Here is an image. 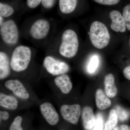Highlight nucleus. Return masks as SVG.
Masks as SVG:
<instances>
[{"label": "nucleus", "instance_id": "obj_25", "mask_svg": "<svg viewBox=\"0 0 130 130\" xmlns=\"http://www.w3.org/2000/svg\"><path fill=\"white\" fill-rule=\"evenodd\" d=\"M42 0H27L26 4L28 7L31 9L37 7L42 2Z\"/></svg>", "mask_w": 130, "mask_h": 130}, {"label": "nucleus", "instance_id": "obj_22", "mask_svg": "<svg viewBox=\"0 0 130 130\" xmlns=\"http://www.w3.org/2000/svg\"><path fill=\"white\" fill-rule=\"evenodd\" d=\"M122 15L125 21L126 28L130 31V4L126 5L123 8Z\"/></svg>", "mask_w": 130, "mask_h": 130}, {"label": "nucleus", "instance_id": "obj_15", "mask_svg": "<svg viewBox=\"0 0 130 130\" xmlns=\"http://www.w3.org/2000/svg\"><path fill=\"white\" fill-rule=\"evenodd\" d=\"M96 105L100 110H104L109 107L111 105V102L101 89L96 90L95 95Z\"/></svg>", "mask_w": 130, "mask_h": 130}, {"label": "nucleus", "instance_id": "obj_26", "mask_svg": "<svg viewBox=\"0 0 130 130\" xmlns=\"http://www.w3.org/2000/svg\"><path fill=\"white\" fill-rule=\"evenodd\" d=\"M55 0H42V4L44 8L50 9L53 7Z\"/></svg>", "mask_w": 130, "mask_h": 130}, {"label": "nucleus", "instance_id": "obj_20", "mask_svg": "<svg viewBox=\"0 0 130 130\" xmlns=\"http://www.w3.org/2000/svg\"><path fill=\"white\" fill-rule=\"evenodd\" d=\"M99 58L96 55L92 56L91 59L88 66V71L90 73H93L95 71L99 65Z\"/></svg>", "mask_w": 130, "mask_h": 130}, {"label": "nucleus", "instance_id": "obj_33", "mask_svg": "<svg viewBox=\"0 0 130 130\" xmlns=\"http://www.w3.org/2000/svg\"><path fill=\"white\" fill-rule=\"evenodd\" d=\"M129 130H130V126L129 127Z\"/></svg>", "mask_w": 130, "mask_h": 130}, {"label": "nucleus", "instance_id": "obj_12", "mask_svg": "<svg viewBox=\"0 0 130 130\" xmlns=\"http://www.w3.org/2000/svg\"><path fill=\"white\" fill-rule=\"evenodd\" d=\"M54 83L63 94H68L72 89V84L70 77L67 74H64L57 76L55 78Z\"/></svg>", "mask_w": 130, "mask_h": 130}, {"label": "nucleus", "instance_id": "obj_6", "mask_svg": "<svg viewBox=\"0 0 130 130\" xmlns=\"http://www.w3.org/2000/svg\"><path fill=\"white\" fill-rule=\"evenodd\" d=\"M50 29V24L48 21L45 19H39L31 26L30 35L35 40H42L47 36Z\"/></svg>", "mask_w": 130, "mask_h": 130}, {"label": "nucleus", "instance_id": "obj_11", "mask_svg": "<svg viewBox=\"0 0 130 130\" xmlns=\"http://www.w3.org/2000/svg\"><path fill=\"white\" fill-rule=\"evenodd\" d=\"M81 115L85 129L86 130L93 129L96 122L93 108L89 106L84 107L81 112Z\"/></svg>", "mask_w": 130, "mask_h": 130}, {"label": "nucleus", "instance_id": "obj_23", "mask_svg": "<svg viewBox=\"0 0 130 130\" xmlns=\"http://www.w3.org/2000/svg\"><path fill=\"white\" fill-rule=\"evenodd\" d=\"M22 120L21 116H17L10 126L9 130H23L21 126Z\"/></svg>", "mask_w": 130, "mask_h": 130}, {"label": "nucleus", "instance_id": "obj_8", "mask_svg": "<svg viewBox=\"0 0 130 130\" xmlns=\"http://www.w3.org/2000/svg\"><path fill=\"white\" fill-rule=\"evenodd\" d=\"M42 116L47 122L51 125H55L59 121V114L54 107L50 103L45 102L40 106Z\"/></svg>", "mask_w": 130, "mask_h": 130}, {"label": "nucleus", "instance_id": "obj_7", "mask_svg": "<svg viewBox=\"0 0 130 130\" xmlns=\"http://www.w3.org/2000/svg\"><path fill=\"white\" fill-rule=\"evenodd\" d=\"M60 112L65 120L73 124H76L81 114V106L78 104L64 105L61 107Z\"/></svg>", "mask_w": 130, "mask_h": 130}, {"label": "nucleus", "instance_id": "obj_9", "mask_svg": "<svg viewBox=\"0 0 130 130\" xmlns=\"http://www.w3.org/2000/svg\"><path fill=\"white\" fill-rule=\"evenodd\" d=\"M6 88L17 97L23 100H27L29 97V94L23 84L17 79H10L5 83Z\"/></svg>", "mask_w": 130, "mask_h": 130}, {"label": "nucleus", "instance_id": "obj_19", "mask_svg": "<svg viewBox=\"0 0 130 130\" xmlns=\"http://www.w3.org/2000/svg\"><path fill=\"white\" fill-rule=\"evenodd\" d=\"M14 12V9L11 6L1 2L0 3V16L7 18L12 15Z\"/></svg>", "mask_w": 130, "mask_h": 130}, {"label": "nucleus", "instance_id": "obj_32", "mask_svg": "<svg viewBox=\"0 0 130 130\" xmlns=\"http://www.w3.org/2000/svg\"><path fill=\"white\" fill-rule=\"evenodd\" d=\"M113 130H119L118 128V127H115L114 128Z\"/></svg>", "mask_w": 130, "mask_h": 130}, {"label": "nucleus", "instance_id": "obj_13", "mask_svg": "<svg viewBox=\"0 0 130 130\" xmlns=\"http://www.w3.org/2000/svg\"><path fill=\"white\" fill-rule=\"evenodd\" d=\"M11 64L9 57L5 52H0V79H5L11 73Z\"/></svg>", "mask_w": 130, "mask_h": 130}, {"label": "nucleus", "instance_id": "obj_2", "mask_svg": "<svg viewBox=\"0 0 130 130\" xmlns=\"http://www.w3.org/2000/svg\"><path fill=\"white\" fill-rule=\"evenodd\" d=\"M79 46L77 35L74 30L68 29L63 32L59 47V53L67 58H73L76 55Z\"/></svg>", "mask_w": 130, "mask_h": 130}, {"label": "nucleus", "instance_id": "obj_24", "mask_svg": "<svg viewBox=\"0 0 130 130\" xmlns=\"http://www.w3.org/2000/svg\"><path fill=\"white\" fill-rule=\"evenodd\" d=\"M96 2L101 5L112 6L118 3L120 0H94Z\"/></svg>", "mask_w": 130, "mask_h": 130}, {"label": "nucleus", "instance_id": "obj_27", "mask_svg": "<svg viewBox=\"0 0 130 130\" xmlns=\"http://www.w3.org/2000/svg\"><path fill=\"white\" fill-rule=\"evenodd\" d=\"M93 130H103V121L102 118L100 116H99L96 120Z\"/></svg>", "mask_w": 130, "mask_h": 130}, {"label": "nucleus", "instance_id": "obj_30", "mask_svg": "<svg viewBox=\"0 0 130 130\" xmlns=\"http://www.w3.org/2000/svg\"><path fill=\"white\" fill-rule=\"evenodd\" d=\"M129 128L128 125H123L120 126V130H129Z\"/></svg>", "mask_w": 130, "mask_h": 130}, {"label": "nucleus", "instance_id": "obj_29", "mask_svg": "<svg viewBox=\"0 0 130 130\" xmlns=\"http://www.w3.org/2000/svg\"><path fill=\"white\" fill-rule=\"evenodd\" d=\"M123 73L126 78L130 81V65L124 69Z\"/></svg>", "mask_w": 130, "mask_h": 130}, {"label": "nucleus", "instance_id": "obj_28", "mask_svg": "<svg viewBox=\"0 0 130 130\" xmlns=\"http://www.w3.org/2000/svg\"><path fill=\"white\" fill-rule=\"evenodd\" d=\"M9 117V114L6 111H0V118L1 121L2 120H7L8 119Z\"/></svg>", "mask_w": 130, "mask_h": 130}, {"label": "nucleus", "instance_id": "obj_18", "mask_svg": "<svg viewBox=\"0 0 130 130\" xmlns=\"http://www.w3.org/2000/svg\"><path fill=\"white\" fill-rule=\"evenodd\" d=\"M118 114L116 110L112 109L109 112V118L105 123L104 130H112L116 127L118 123Z\"/></svg>", "mask_w": 130, "mask_h": 130}, {"label": "nucleus", "instance_id": "obj_34", "mask_svg": "<svg viewBox=\"0 0 130 130\" xmlns=\"http://www.w3.org/2000/svg\"><path fill=\"white\" fill-rule=\"evenodd\" d=\"M129 44H130V41H129Z\"/></svg>", "mask_w": 130, "mask_h": 130}, {"label": "nucleus", "instance_id": "obj_4", "mask_svg": "<svg viewBox=\"0 0 130 130\" xmlns=\"http://www.w3.org/2000/svg\"><path fill=\"white\" fill-rule=\"evenodd\" d=\"M0 34L3 42L8 46L17 44L19 39L18 29L15 21L8 20L1 25Z\"/></svg>", "mask_w": 130, "mask_h": 130}, {"label": "nucleus", "instance_id": "obj_5", "mask_svg": "<svg viewBox=\"0 0 130 130\" xmlns=\"http://www.w3.org/2000/svg\"><path fill=\"white\" fill-rule=\"evenodd\" d=\"M43 66L48 72L54 76L66 74L70 70V67L67 63L50 56L44 58Z\"/></svg>", "mask_w": 130, "mask_h": 130}, {"label": "nucleus", "instance_id": "obj_1", "mask_svg": "<svg viewBox=\"0 0 130 130\" xmlns=\"http://www.w3.org/2000/svg\"><path fill=\"white\" fill-rule=\"evenodd\" d=\"M91 44L96 48L102 49L110 42L111 36L106 26L101 21H94L91 25L88 32Z\"/></svg>", "mask_w": 130, "mask_h": 130}, {"label": "nucleus", "instance_id": "obj_3", "mask_svg": "<svg viewBox=\"0 0 130 130\" xmlns=\"http://www.w3.org/2000/svg\"><path fill=\"white\" fill-rule=\"evenodd\" d=\"M31 57V51L29 47L20 45L15 48L12 53L10 64L12 70L21 72L27 69Z\"/></svg>", "mask_w": 130, "mask_h": 130}, {"label": "nucleus", "instance_id": "obj_21", "mask_svg": "<svg viewBox=\"0 0 130 130\" xmlns=\"http://www.w3.org/2000/svg\"><path fill=\"white\" fill-rule=\"evenodd\" d=\"M116 110L118 119L120 121H125L129 118V112L125 109H123L121 107L117 106Z\"/></svg>", "mask_w": 130, "mask_h": 130}, {"label": "nucleus", "instance_id": "obj_16", "mask_svg": "<svg viewBox=\"0 0 130 130\" xmlns=\"http://www.w3.org/2000/svg\"><path fill=\"white\" fill-rule=\"evenodd\" d=\"M18 102L15 98L2 93H0V105L1 106L11 110L17 109Z\"/></svg>", "mask_w": 130, "mask_h": 130}, {"label": "nucleus", "instance_id": "obj_10", "mask_svg": "<svg viewBox=\"0 0 130 130\" xmlns=\"http://www.w3.org/2000/svg\"><path fill=\"white\" fill-rule=\"evenodd\" d=\"M109 17L111 21L110 27L112 30L116 32H125L126 24L120 12L118 10H113L109 12Z\"/></svg>", "mask_w": 130, "mask_h": 130}, {"label": "nucleus", "instance_id": "obj_14", "mask_svg": "<svg viewBox=\"0 0 130 130\" xmlns=\"http://www.w3.org/2000/svg\"><path fill=\"white\" fill-rule=\"evenodd\" d=\"M105 92L108 97L113 98L117 95L118 89L115 85L114 76L109 73L105 76L104 79Z\"/></svg>", "mask_w": 130, "mask_h": 130}, {"label": "nucleus", "instance_id": "obj_31", "mask_svg": "<svg viewBox=\"0 0 130 130\" xmlns=\"http://www.w3.org/2000/svg\"><path fill=\"white\" fill-rule=\"evenodd\" d=\"M2 16H0V26L4 22V18Z\"/></svg>", "mask_w": 130, "mask_h": 130}, {"label": "nucleus", "instance_id": "obj_17", "mask_svg": "<svg viewBox=\"0 0 130 130\" xmlns=\"http://www.w3.org/2000/svg\"><path fill=\"white\" fill-rule=\"evenodd\" d=\"M59 7L60 11L65 14L73 12L76 7L77 0H59Z\"/></svg>", "mask_w": 130, "mask_h": 130}]
</instances>
